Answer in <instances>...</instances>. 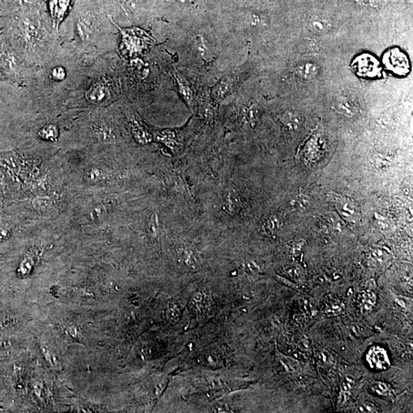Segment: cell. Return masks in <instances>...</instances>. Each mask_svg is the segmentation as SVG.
I'll use <instances>...</instances> for the list:
<instances>
[{"instance_id":"obj_5","label":"cell","mask_w":413,"mask_h":413,"mask_svg":"<svg viewBox=\"0 0 413 413\" xmlns=\"http://www.w3.org/2000/svg\"><path fill=\"white\" fill-rule=\"evenodd\" d=\"M356 72L360 75L368 77H374L379 74L380 68L377 60L368 54H364L354 61Z\"/></svg>"},{"instance_id":"obj_38","label":"cell","mask_w":413,"mask_h":413,"mask_svg":"<svg viewBox=\"0 0 413 413\" xmlns=\"http://www.w3.org/2000/svg\"><path fill=\"white\" fill-rule=\"evenodd\" d=\"M11 232L9 229L0 227V242H3L10 237Z\"/></svg>"},{"instance_id":"obj_2","label":"cell","mask_w":413,"mask_h":413,"mask_svg":"<svg viewBox=\"0 0 413 413\" xmlns=\"http://www.w3.org/2000/svg\"><path fill=\"white\" fill-rule=\"evenodd\" d=\"M110 19L123 16L138 20L146 16L153 5V0H98Z\"/></svg>"},{"instance_id":"obj_4","label":"cell","mask_w":413,"mask_h":413,"mask_svg":"<svg viewBox=\"0 0 413 413\" xmlns=\"http://www.w3.org/2000/svg\"><path fill=\"white\" fill-rule=\"evenodd\" d=\"M384 63L387 69L399 75H404L410 70V63L406 56L399 49L387 51L384 57Z\"/></svg>"},{"instance_id":"obj_25","label":"cell","mask_w":413,"mask_h":413,"mask_svg":"<svg viewBox=\"0 0 413 413\" xmlns=\"http://www.w3.org/2000/svg\"><path fill=\"white\" fill-rule=\"evenodd\" d=\"M166 318L169 322L171 324H176L179 321L181 317V310L178 305L175 303H170L168 305L166 313Z\"/></svg>"},{"instance_id":"obj_28","label":"cell","mask_w":413,"mask_h":413,"mask_svg":"<svg viewBox=\"0 0 413 413\" xmlns=\"http://www.w3.org/2000/svg\"><path fill=\"white\" fill-rule=\"evenodd\" d=\"M354 384L355 383L353 379L346 378V380L343 381L341 386V392H340V399L342 401H345L347 397L350 396L351 391L354 389Z\"/></svg>"},{"instance_id":"obj_6","label":"cell","mask_w":413,"mask_h":413,"mask_svg":"<svg viewBox=\"0 0 413 413\" xmlns=\"http://www.w3.org/2000/svg\"><path fill=\"white\" fill-rule=\"evenodd\" d=\"M237 75L230 73L225 75L213 90V95L215 99H223L232 93L237 84Z\"/></svg>"},{"instance_id":"obj_29","label":"cell","mask_w":413,"mask_h":413,"mask_svg":"<svg viewBox=\"0 0 413 413\" xmlns=\"http://www.w3.org/2000/svg\"><path fill=\"white\" fill-rule=\"evenodd\" d=\"M51 204H52V200L48 197H38L33 201L34 208L39 211L47 210L48 208H51Z\"/></svg>"},{"instance_id":"obj_8","label":"cell","mask_w":413,"mask_h":413,"mask_svg":"<svg viewBox=\"0 0 413 413\" xmlns=\"http://www.w3.org/2000/svg\"><path fill=\"white\" fill-rule=\"evenodd\" d=\"M335 200L338 209L342 217L349 221L355 222L359 216V212L355 203L347 197H341L337 194L335 195Z\"/></svg>"},{"instance_id":"obj_37","label":"cell","mask_w":413,"mask_h":413,"mask_svg":"<svg viewBox=\"0 0 413 413\" xmlns=\"http://www.w3.org/2000/svg\"><path fill=\"white\" fill-rule=\"evenodd\" d=\"M103 214H104V213H103V208H102L101 206H97V207H95V208L92 210L91 214H90V216H91V218L92 220H97L98 218L103 216Z\"/></svg>"},{"instance_id":"obj_9","label":"cell","mask_w":413,"mask_h":413,"mask_svg":"<svg viewBox=\"0 0 413 413\" xmlns=\"http://www.w3.org/2000/svg\"><path fill=\"white\" fill-rule=\"evenodd\" d=\"M307 26L312 33L321 35L328 33L333 28V24L326 16L314 15L308 21Z\"/></svg>"},{"instance_id":"obj_35","label":"cell","mask_w":413,"mask_h":413,"mask_svg":"<svg viewBox=\"0 0 413 413\" xmlns=\"http://www.w3.org/2000/svg\"><path fill=\"white\" fill-rule=\"evenodd\" d=\"M373 258L378 262H384L387 260V253L381 249H374L372 252Z\"/></svg>"},{"instance_id":"obj_16","label":"cell","mask_w":413,"mask_h":413,"mask_svg":"<svg viewBox=\"0 0 413 413\" xmlns=\"http://www.w3.org/2000/svg\"><path fill=\"white\" fill-rule=\"evenodd\" d=\"M319 72L320 68L315 62H305L298 68V73L300 77L307 80H313L317 77Z\"/></svg>"},{"instance_id":"obj_30","label":"cell","mask_w":413,"mask_h":413,"mask_svg":"<svg viewBox=\"0 0 413 413\" xmlns=\"http://www.w3.org/2000/svg\"><path fill=\"white\" fill-rule=\"evenodd\" d=\"M32 267V260H31V259L28 258V257H25V258L21 262L20 267H19V269H18V272H19L20 275H26V274L28 273L29 271L31 270Z\"/></svg>"},{"instance_id":"obj_12","label":"cell","mask_w":413,"mask_h":413,"mask_svg":"<svg viewBox=\"0 0 413 413\" xmlns=\"http://www.w3.org/2000/svg\"><path fill=\"white\" fill-rule=\"evenodd\" d=\"M178 257L184 267L189 270L197 271L200 267V263L193 249L182 247L178 250Z\"/></svg>"},{"instance_id":"obj_39","label":"cell","mask_w":413,"mask_h":413,"mask_svg":"<svg viewBox=\"0 0 413 413\" xmlns=\"http://www.w3.org/2000/svg\"><path fill=\"white\" fill-rule=\"evenodd\" d=\"M215 413H230V409L227 404H218L214 407Z\"/></svg>"},{"instance_id":"obj_26","label":"cell","mask_w":413,"mask_h":413,"mask_svg":"<svg viewBox=\"0 0 413 413\" xmlns=\"http://www.w3.org/2000/svg\"><path fill=\"white\" fill-rule=\"evenodd\" d=\"M205 301L206 298L204 293H196L191 300V308L195 312H201L205 308Z\"/></svg>"},{"instance_id":"obj_10","label":"cell","mask_w":413,"mask_h":413,"mask_svg":"<svg viewBox=\"0 0 413 413\" xmlns=\"http://www.w3.org/2000/svg\"><path fill=\"white\" fill-rule=\"evenodd\" d=\"M345 309L343 301L333 295H328L324 299L322 310L326 316H336L341 314Z\"/></svg>"},{"instance_id":"obj_13","label":"cell","mask_w":413,"mask_h":413,"mask_svg":"<svg viewBox=\"0 0 413 413\" xmlns=\"http://www.w3.org/2000/svg\"><path fill=\"white\" fill-rule=\"evenodd\" d=\"M282 226V219L277 215H272L264 218L260 227L264 234L268 237H274L279 232Z\"/></svg>"},{"instance_id":"obj_27","label":"cell","mask_w":413,"mask_h":413,"mask_svg":"<svg viewBox=\"0 0 413 413\" xmlns=\"http://www.w3.org/2000/svg\"><path fill=\"white\" fill-rule=\"evenodd\" d=\"M372 390L376 393L380 395V396H385V397L392 398V392L389 387L384 383L381 382H377L372 385Z\"/></svg>"},{"instance_id":"obj_19","label":"cell","mask_w":413,"mask_h":413,"mask_svg":"<svg viewBox=\"0 0 413 413\" xmlns=\"http://www.w3.org/2000/svg\"><path fill=\"white\" fill-rule=\"evenodd\" d=\"M94 130H95V135L101 141L109 142L114 139L113 129H112L111 126H109L108 124L104 123L103 122H97V123L95 124Z\"/></svg>"},{"instance_id":"obj_20","label":"cell","mask_w":413,"mask_h":413,"mask_svg":"<svg viewBox=\"0 0 413 413\" xmlns=\"http://www.w3.org/2000/svg\"><path fill=\"white\" fill-rule=\"evenodd\" d=\"M194 47L199 54L201 56L203 59L207 61H211L213 59V54L211 50L208 47L205 39L201 35H197L194 40Z\"/></svg>"},{"instance_id":"obj_15","label":"cell","mask_w":413,"mask_h":413,"mask_svg":"<svg viewBox=\"0 0 413 413\" xmlns=\"http://www.w3.org/2000/svg\"><path fill=\"white\" fill-rule=\"evenodd\" d=\"M335 108L336 111L347 117H353L357 114V109L352 102L345 97H340L335 102Z\"/></svg>"},{"instance_id":"obj_23","label":"cell","mask_w":413,"mask_h":413,"mask_svg":"<svg viewBox=\"0 0 413 413\" xmlns=\"http://www.w3.org/2000/svg\"><path fill=\"white\" fill-rule=\"evenodd\" d=\"M132 131L134 137L141 143H148L152 141V136L139 122L132 124Z\"/></svg>"},{"instance_id":"obj_3","label":"cell","mask_w":413,"mask_h":413,"mask_svg":"<svg viewBox=\"0 0 413 413\" xmlns=\"http://www.w3.org/2000/svg\"><path fill=\"white\" fill-rule=\"evenodd\" d=\"M73 0H44V7L49 15L53 27L58 32V25L68 16Z\"/></svg>"},{"instance_id":"obj_7","label":"cell","mask_w":413,"mask_h":413,"mask_svg":"<svg viewBox=\"0 0 413 413\" xmlns=\"http://www.w3.org/2000/svg\"><path fill=\"white\" fill-rule=\"evenodd\" d=\"M369 364L375 370H386L389 366V360L387 351L380 347L370 349L366 357Z\"/></svg>"},{"instance_id":"obj_1","label":"cell","mask_w":413,"mask_h":413,"mask_svg":"<svg viewBox=\"0 0 413 413\" xmlns=\"http://www.w3.org/2000/svg\"><path fill=\"white\" fill-rule=\"evenodd\" d=\"M108 19L98 0H73L70 12L62 22L67 42L71 43L68 49L74 54L97 57Z\"/></svg>"},{"instance_id":"obj_42","label":"cell","mask_w":413,"mask_h":413,"mask_svg":"<svg viewBox=\"0 0 413 413\" xmlns=\"http://www.w3.org/2000/svg\"><path fill=\"white\" fill-rule=\"evenodd\" d=\"M365 409H366V411L370 412V413H373V412H377L376 411V409H375L374 405L372 404V403H366L364 404Z\"/></svg>"},{"instance_id":"obj_40","label":"cell","mask_w":413,"mask_h":413,"mask_svg":"<svg viewBox=\"0 0 413 413\" xmlns=\"http://www.w3.org/2000/svg\"><path fill=\"white\" fill-rule=\"evenodd\" d=\"M276 277H277L278 280H279L280 283H283V284L286 285V286H290V287L293 288V289H295V288H296V286H295V284H292V283H290V281L286 280V279H284V278L281 277V276H279V275H277Z\"/></svg>"},{"instance_id":"obj_18","label":"cell","mask_w":413,"mask_h":413,"mask_svg":"<svg viewBox=\"0 0 413 413\" xmlns=\"http://www.w3.org/2000/svg\"><path fill=\"white\" fill-rule=\"evenodd\" d=\"M224 207L225 211L229 214H235L241 207V200L237 194L234 193L232 191H229L224 195Z\"/></svg>"},{"instance_id":"obj_11","label":"cell","mask_w":413,"mask_h":413,"mask_svg":"<svg viewBox=\"0 0 413 413\" xmlns=\"http://www.w3.org/2000/svg\"><path fill=\"white\" fill-rule=\"evenodd\" d=\"M174 77L176 80L178 91L185 101L192 105L194 100V91L189 80L179 72H174Z\"/></svg>"},{"instance_id":"obj_32","label":"cell","mask_w":413,"mask_h":413,"mask_svg":"<svg viewBox=\"0 0 413 413\" xmlns=\"http://www.w3.org/2000/svg\"><path fill=\"white\" fill-rule=\"evenodd\" d=\"M283 122L286 124L288 127L291 128V129H295L299 123L298 120L290 114H287L283 116Z\"/></svg>"},{"instance_id":"obj_33","label":"cell","mask_w":413,"mask_h":413,"mask_svg":"<svg viewBox=\"0 0 413 413\" xmlns=\"http://www.w3.org/2000/svg\"><path fill=\"white\" fill-rule=\"evenodd\" d=\"M305 242L303 240H297L295 242L293 243L292 247V251L293 256L295 257H298L302 253V249L305 246Z\"/></svg>"},{"instance_id":"obj_17","label":"cell","mask_w":413,"mask_h":413,"mask_svg":"<svg viewBox=\"0 0 413 413\" xmlns=\"http://www.w3.org/2000/svg\"><path fill=\"white\" fill-rule=\"evenodd\" d=\"M245 16L248 24L253 28H264L268 24V17L262 12L252 11L246 13Z\"/></svg>"},{"instance_id":"obj_41","label":"cell","mask_w":413,"mask_h":413,"mask_svg":"<svg viewBox=\"0 0 413 413\" xmlns=\"http://www.w3.org/2000/svg\"><path fill=\"white\" fill-rule=\"evenodd\" d=\"M6 16L4 14L3 11H2V6L0 5V33L2 31V26H3L4 21Z\"/></svg>"},{"instance_id":"obj_34","label":"cell","mask_w":413,"mask_h":413,"mask_svg":"<svg viewBox=\"0 0 413 413\" xmlns=\"http://www.w3.org/2000/svg\"><path fill=\"white\" fill-rule=\"evenodd\" d=\"M159 220H158L157 216L155 215H152L148 223L150 233L153 235H157L159 234Z\"/></svg>"},{"instance_id":"obj_24","label":"cell","mask_w":413,"mask_h":413,"mask_svg":"<svg viewBox=\"0 0 413 413\" xmlns=\"http://www.w3.org/2000/svg\"><path fill=\"white\" fill-rule=\"evenodd\" d=\"M39 136L41 139L47 141H55L59 136V130L55 125L49 124L40 129Z\"/></svg>"},{"instance_id":"obj_31","label":"cell","mask_w":413,"mask_h":413,"mask_svg":"<svg viewBox=\"0 0 413 413\" xmlns=\"http://www.w3.org/2000/svg\"><path fill=\"white\" fill-rule=\"evenodd\" d=\"M102 175H103L102 171L95 168V169H91L87 171V174H86V178L90 182H95V181L100 179L102 178Z\"/></svg>"},{"instance_id":"obj_36","label":"cell","mask_w":413,"mask_h":413,"mask_svg":"<svg viewBox=\"0 0 413 413\" xmlns=\"http://www.w3.org/2000/svg\"><path fill=\"white\" fill-rule=\"evenodd\" d=\"M246 271L251 274H257L260 271V267L255 262H249L246 265Z\"/></svg>"},{"instance_id":"obj_22","label":"cell","mask_w":413,"mask_h":413,"mask_svg":"<svg viewBox=\"0 0 413 413\" xmlns=\"http://www.w3.org/2000/svg\"><path fill=\"white\" fill-rule=\"evenodd\" d=\"M311 199L305 194L299 192L296 196L293 197L290 204L295 210L299 211H305L310 207Z\"/></svg>"},{"instance_id":"obj_21","label":"cell","mask_w":413,"mask_h":413,"mask_svg":"<svg viewBox=\"0 0 413 413\" xmlns=\"http://www.w3.org/2000/svg\"><path fill=\"white\" fill-rule=\"evenodd\" d=\"M376 302H377V297L373 292L366 290L361 293L360 303H361V307L363 311L369 312L371 310L376 304Z\"/></svg>"},{"instance_id":"obj_43","label":"cell","mask_w":413,"mask_h":413,"mask_svg":"<svg viewBox=\"0 0 413 413\" xmlns=\"http://www.w3.org/2000/svg\"><path fill=\"white\" fill-rule=\"evenodd\" d=\"M166 383L164 381H162V383L159 384V387H158L157 391H156L157 394L161 393V392H162V391H163V389H165V387H166Z\"/></svg>"},{"instance_id":"obj_14","label":"cell","mask_w":413,"mask_h":413,"mask_svg":"<svg viewBox=\"0 0 413 413\" xmlns=\"http://www.w3.org/2000/svg\"><path fill=\"white\" fill-rule=\"evenodd\" d=\"M156 139L171 149L175 150L180 146L179 140L176 132L171 129H163L156 135Z\"/></svg>"}]
</instances>
